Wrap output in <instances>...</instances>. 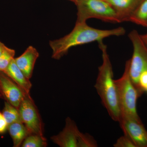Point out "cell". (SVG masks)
I'll use <instances>...</instances> for the list:
<instances>
[{"label": "cell", "mask_w": 147, "mask_h": 147, "mask_svg": "<svg viewBox=\"0 0 147 147\" xmlns=\"http://www.w3.org/2000/svg\"><path fill=\"white\" fill-rule=\"evenodd\" d=\"M139 85L142 93L144 92H147V70L143 71L139 76Z\"/></svg>", "instance_id": "ffe728a7"}, {"label": "cell", "mask_w": 147, "mask_h": 147, "mask_svg": "<svg viewBox=\"0 0 147 147\" xmlns=\"http://www.w3.org/2000/svg\"><path fill=\"white\" fill-rule=\"evenodd\" d=\"M78 3L77 22H86L91 18L110 23L122 22L115 10L105 0H81Z\"/></svg>", "instance_id": "277c9868"}, {"label": "cell", "mask_w": 147, "mask_h": 147, "mask_svg": "<svg viewBox=\"0 0 147 147\" xmlns=\"http://www.w3.org/2000/svg\"><path fill=\"white\" fill-rule=\"evenodd\" d=\"M119 123L124 134L131 139L136 147H147V131L142 121L122 118Z\"/></svg>", "instance_id": "ba28073f"}, {"label": "cell", "mask_w": 147, "mask_h": 147, "mask_svg": "<svg viewBox=\"0 0 147 147\" xmlns=\"http://www.w3.org/2000/svg\"><path fill=\"white\" fill-rule=\"evenodd\" d=\"M15 51L7 47L0 56V71H4L14 58Z\"/></svg>", "instance_id": "e0dca14e"}, {"label": "cell", "mask_w": 147, "mask_h": 147, "mask_svg": "<svg viewBox=\"0 0 147 147\" xmlns=\"http://www.w3.org/2000/svg\"><path fill=\"white\" fill-rule=\"evenodd\" d=\"M21 121L30 134L43 136L42 121L36 106L30 96H27L18 108Z\"/></svg>", "instance_id": "8992f818"}, {"label": "cell", "mask_w": 147, "mask_h": 147, "mask_svg": "<svg viewBox=\"0 0 147 147\" xmlns=\"http://www.w3.org/2000/svg\"><path fill=\"white\" fill-rule=\"evenodd\" d=\"M97 143L93 137L89 134L82 133L80 137L79 147H96Z\"/></svg>", "instance_id": "ac0fdd59"}, {"label": "cell", "mask_w": 147, "mask_h": 147, "mask_svg": "<svg viewBox=\"0 0 147 147\" xmlns=\"http://www.w3.org/2000/svg\"><path fill=\"white\" fill-rule=\"evenodd\" d=\"M7 46L3 43L0 41V56L4 52Z\"/></svg>", "instance_id": "7402d4cb"}, {"label": "cell", "mask_w": 147, "mask_h": 147, "mask_svg": "<svg viewBox=\"0 0 147 147\" xmlns=\"http://www.w3.org/2000/svg\"><path fill=\"white\" fill-rule=\"evenodd\" d=\"M129 37L133 47V55L129 60V76L141 95L142 93L139 89V78L141 74L147 70V47L141 35L136 30H133L129 33Z\"/></svg>", "instance_id": "5b68a950"}, {"label": "cell", "mask_w": 147, "mask_h": 147, "mask_svg": "<svg viewBox=\"0 0 147 147\" xmlns=\"http://www.w3.org/2000/svg\"><path fill=\"white\" fill-rule=\"evenodd\" d=\"M8 126L2 113L0 111V134L5 133L8 128Z\"/></svg>", "instance_id": "44dd1931"}, {"label": "cell", "mask_w": 147, "mask_h": 147, "mask_svg": "<svg viewBox=\"0 0 147 147\" xmlns=\"http://www.w3.org/2000/svg\"><path fill=\"white\" fill-rule=\"evenodd\" d=\"M129 60L125 63L122 76L119 79L115 80L120 109L121 119L126 118L142 121L137 110V100L141 95L131 81L129 76Z\"/></svg>", "instance_id": "3957f363"}, {"label": "cell", "mask_w": 147, "mask_h": 147, "mask_svg": "<svg viewBox=\"0 0 147 147\" xmlns=\"http://www.w3.org/2000/svg\"><path fill=\"white\" fill-rule=\"evenodd\" d=\"M128 21L147 28V0H142Z\"/></svg>", "instance_id": "5bb4252c"}, {"label": "cell", "mask_w": 147, "mask_h": 147, "mask_svg": "<svg viewBox=\"0 0 147 147\" xmlns=\"http://www.w3.org/2000/svg\"><path fill=\"white\" fill-rule=\"evenodd\" d=\"M46 139L44 136L37 134H30L24 140L23 147H45L47 146Z\"/></svg>", "instance_id": "2e32d148"}, {"label": "cell", "mask_w": 147, "mask_h": 147, "mask_svg": "<svg viewBox=\"0 0 147 147\" xmlns=\"http://www.w3.org/2000/svg\"><path fill=\"white\" fill-rule=\"evenodd\" d=\"M80 1H81V0H76V1H77L78 3Z\"/></svg>", "instance_id": "cb8c5ba5"}, {"label": "cell", "mask_w": 147, "mask_h": 147, "mask_svg": "<svg viewBox=\"0 0 147 147\" xmlns=\"http://www.w3.org/2000/svg\"><path fill=\"white\" fill-rule=\"evenodd\" d=\"M39 56V53L36 48L29 46L21 56L14 58L16 65L29 79L32 77L35 64Z\"/></svg>", "instance_id": "30bf717a"}, {"label": "cell", "mask_w": 147, "mask_h": 147, "mask_svg": "<svg viewBox=\"0 0 147 147\" xmlns=\"http://www.w3.org/2000/svg\"><path fill=\"white\" fill-rule=\"evenodd\" d=\"M82 134L75 122L67 117L62 131L51 137V139L54 143L61 147H79Z\"/></svg>", "instance_id": "9c48e42d"}, {"label": "cell", "mask_w": 147, "mask_h": 147, "mask_svg": "<svg viewBox=\"0 0 147 147\" xmlns=\"http://www.w3.org/2000/svg\"><path fill=\"white\" fill-rule=\"evenodd\" d=\"M141 38H142V40L144 41L146 46L147 47V34L144 35H140Z\"/></svg>", "instance_id": "603a6c76"}, {"label": "cell", "mask_w": 147, "mask_h": 147, "mask_svg": "<svg viewBox=\"0 0 147 147\" xmlns=\"http://www.w3.org/2000/svg\"><path fill=\"white\" fill-rule=\"evenodd\" d=\"M112 6L122 22L128 21L129 16L141 3V0H105Z\"/></svg>", "instance_id": "8fae6325"}, {"label": "cell", "mask_w": 147, "mask_h": 147, "mask_svg": "<svg viewBox=\"0 0 147 147\" xmlns=\"http://www.w3.org/2000/svg\"><path fill=\"white\" fill-rule=\"evenodd\" d=\"M0 95L6 102L18 109L21 102L28 95L10 77L0 71Z\"/></svg>", "instance_id": "52a82bcc"}, {"label": "cell", "mask_w": 147, "mask_h": 147, "mask_svg": "<svg viewBox=\"0 0 147 147\" xmlns=\"http://www.w3.org/2000/svg\"><path fill=\"white\" fill-rule=\"evenodd\" d=\"M113 146L115 147H136L131 139L125 135L119 138Z\"/></svg>", "instance_id": "d6986e66"}, {"label": "cell", "mask_w": 147, "mask_h": 147, "mask_svg": "<svg viewBox=\"0 0 147 147\" xmlns=\"http://www.w3.org/2000/svg\"><path fill=\"white\" fill-rule=\"evenodd\" d=\"M102 53V63L98 67V75L94 87L102 104L113 120L119 122L121 112L112 64L106 45L102 41L98 42Z\"/></svg>", "instance_id": "7a4b0ae2"}, {"label": "cell", "mask_w": 147, "mask_h": 147, "mask_svg": "<svg viewBox=\"0 0 147 147\" xmlns=\"http://www.w3.org/2000/svg\"><path fill=\"white\" fill-rule=\"evenodd\" d=\"M13 142V146L18 147L22 145L24 140L30 133L22 122L13 123L8 125L7 128Z\"/></svg>", "instance_id": "4fadbf2b"}, {"label": "cell", "mask_w": 147, "mask_h": 147, "mask_svg": "<svg viewBox=\"0 0 147 147\" xmlns=\"http://www.w3.org/2000/svg\"><path fill=\"white\" fill-rule=\"evenodd\" d=\"M125 33V30L122 27L112 30H100L89 26L86 22H76L74 28L68 34L59 39L50 41L52 58L59 59L71 47L95 41L98 42L106 38L120 36Z\"/></svg>", "instance_id": "6da1fadb"}, {"label": "cell", "mask_w": 147, "mask_h": 147, "mask_svg": "<svg viewBox=\"0 0 147 147\" xmlns=\"http://www.w3.org/2000/svg\"><path fill=\"white\" fill-rule=\"evenodd\" d=\"M3 72L13 80L26 94L30 95V91L32 87L31 83L16 65L14 58Z\"/></svg>", "instance_id": "7c38bea8"}, {"label": "cell", "mask_w": 147, "mask_h": 147, "mask_svg": "<svg viewBox=\"0 0 147 147\" xmlns=\"http://www.w3.org/2000/svg\"><path fill=\"white\" fill-rule=\"evenodd\" d=\"M2 113L8 125L16 122H22L18 109L6 101L5 102Z\"/></svg>", "instance_id": "9a60e30c"}]
</instances>
